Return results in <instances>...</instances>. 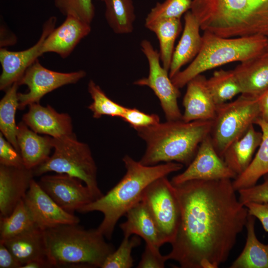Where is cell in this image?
Here are the masks:
<instances>
[{
	"label": "cell",
	"instance_id": "52a82bcc",
	"mask_svg": "<svg viewBox=\"0 0 268 268\" xmlns=\"http://www.w3.org/2000/svg\"><path fill=\"white\" fill-rule=\"evenodd\" d=\"M53 154L33 169L35 176L49 172L66 174L76 178L91 191L95 200L103 194L97 180V168L88 145L77 140L75 134L53 137Z\"/></svg>",
	"mask_w": 268,
	"mask_h": 268
},
{
	"label": "cell",
	"instance_id": "484cf974",
	"mask_svg": "<svg viewBox=\"0 0 268 268\" xmlns=\"http://www.w3.org/2000/svg\"><path fill=\"white\" fill-rule=\"evenodd\" d=\"M254 124L261 129L262 140L248 167L232 182L233 187L237 192L256 185L261 177L268 173V122L259 117Z\"/></svg>",
	"mask_w": 268,
	"mask_h": 268
},
{
	"label": "cell",
	"instance_id": "9a60e30c",
	"mask_svg": "<svg viewBox=\"0 0 268 268\" xmlns=\"http://www.w3.org/2000/svg\"><path fill=\"white\" fill-rule=\"evenodd\" d=\"M23 201L35 224L42 230L79 222L77 216L61 207L34 179Z\"/></svg>",
	"mask_w": 268,
	"mask_h": 268
},
{
	"label": "cell",
	"instance_id": "7bdbcfd3",
	"mask_svg": "<svg viewBox=\"0 0 268 268\" xmlns=\"http://www.w3.org/2000/svg\"><path fill=\"white\" fill-rule=\"evenodd\" d=\"M0 48L14 45L17 37L3 24L0 25Z\"/></svg>",
	"mask_w": 268,
	"mask_h": 268
},
{
	"label": "cell",
	"instance_id": "e0dca14e",
	"mask_svg": "<svg viewBox=\"0 0 268 268\" xmlns=\"http://www.w3.org/2000/svg\"><path fill=\"white\" fill-rule=\"evenodd\" d=\"M22 120L30 129L40 134L59 138L73 134L70 115L59 113L49 105L44 106L36 103L29 105Z\"/></svg>",
	"mask_w": 268,
	"mask_h": 268
},
{
	"label": "cell",
	"instance_id": "6da1fadb",
	"mask_svg": "<svg viewBox=\"0 0 268 268\" xmlns=\"http://www.w3.org/2000/svg\"><path fill=\"white\" fill-rule=\"evenodd\" d=\"M174 186L181 215L167 260L182 268H218L246 226L247 207L229 179L191 180Z\"/></svg>",
	"mask_w": 268,
	"mask_h": 268
},
{
	"label": "cell",
	"instance_id": "7402d4cb",
	"mask_svg": "<svg viewBox=\"0 0 268 268\" xmlns=\"http://www.w3.org/2000/svg\"><path fill=\"white\" fill-rule=\"evenodd\" d=\"M184 22L182 35L174 49L169 70L171 79L181 70L183 66L197 56L201 46L200 25L190 10L185 13Z\"/></svg>",
	"mask_w": 268,
	"mask_h": 268
},
{
	"label": "cell",
	"instance_id": "8d00e7d4",
	"mask_svg": "<svg viewBox=\"0 0 268 268\" xmlns=\"http://www.w3.org/2000/svg\"><path fill=\"white\" fill-rule=\"evenodd\" d=\"M263 177V183L238 191L241 203L244 205L248 202L268 203V173Z\"/></svg>",
	"mask_w": 268,
	"mask_h": 268
},
{
	"label": "cell",
	"instance_id": "f35d334b",
	"mask_svg": "<svg viewBox=\"0 0 268 268\" xmlns=\"http://www.w3.org/2000/svg\"><path fill=\"white\" fill-rule=\"evenodd\" d=\"M0 164L14 167L24 166L20 153L6 140L1 133H0Z\"/></svg>",
	"mask_w": 268,
	"mask_h": 268
},
{
	"label": "cell",
	"instance_id": "f6af8a7d",
	"mask_svg": "<svg viewBox=\"0 0 268 268\" xmlns=\"http://www.w3.org/2000/svg\"><path fill=\"white\" fill-rule=\"evenodd\" d=\"M52 268L48 260H34L30 261L22 267L21 268Z\"/></svg>",
	"mask_w": 268,
	"mask_h": 268
},
{
	"label": "cell",
	"instance_id": "7c38bea8",
	"mask_svg": "<svg viewBox=\"0 0 268 268\" xmlns=\"http://www.w3.org/2000/svg\"><path fill=\"white\" fill-rule=\"evenodd\" d=\"M237 176L218 155L209 134L201 143L194 158L186 169L173 177L171 182L178 185L195 180L234 179Z\"/></svg>",
	"mask_w": 268,
	"mask_h": 268
},
{
	"label": "cell",
	"instance_id": "f1b7e54d",
	"mask_svg": "<svg viewBox=\"0 0 268 268\" xmlns=\"http://www.w3.org/2000/svg\"><path fill=\"white\" fill-rule=\"evenodd\" d=\"M105 5V16L113 31L117 34L131 33L135 19L133 0H102Z\"/></svg>",
	"mask_w": 268,
	"mask_h": 268
},
{
	"label": "cell",
	"instance_id": "603a6c76",
	"mask_svg": "<svg viewBox=\"0 0 268 268\" xmlns=\"http://www.w3.org/2000/svg\"><path fill=\"white\" fill-rule=\"evenodd\" d=\"M17 141L24 166L33 170L45 162L53 148V137L42 136L22 121L17 125Z\"/></svg>",
	"mask_w": 268,
	"mask_h": 268
},
{
	"label": "cell",
	"instance_id": "74e56055",
	"mask_svg": "<svg viewBox=\"0 0 268 268\" xmlns=\"http://www.w3.org/2000/svg\"><path fill=\"white\" fill-rule=\"evenodd\" d=\"M134 130L147 127L160 122L156 114H147L136 108H127L121 118Z\"/></svg>",
	"mask_w": 268,
	"mask_h": 268
},
{
	"label": "cell",
	"instance_id": "8992f818",
	"mask_svg": "<svg viewBox=\"0 0 268 268\" xmlns=\"http://www.w3.org/2000/svg\"><path fill=\"white\" fill-rule=\"evenodd\" d=\"M268 38L263 36L224 38L205 31L201 49L192 62L172 78L180 89L196 76L227 63L244 61L265 52Z\"/></svg>",
	"mask_w": 268,
	"mask_h": 268
},
{
	"label": "cell",
	"instance_id": "9c48e42d",
	"mask_svg": "<svg viewBox=\"0 0 268 268\" xmlns=\"http://www.w3.org/2000/svg\"><path fill=\"white\" fill-rule=\"evenodd\" d=\"M145 204L166 243L175 239L181 220V208L175 186L167 176L148 185L140 200Z\"/></svg>",
	"mask_w": 268,
	"mask_h": 268
},
{
	"label": "cell",
	"instance_id": "1f68e13d",
	"mask_svg": "<svg viewBox=\"0 0 268 268\" xmlns=\"http://www.w3.org/2000/svg\"><path fill=\"white\" fill-rule=\"evenodd\" d=\"M37 227L23 200L9 215L0 217V241H4Z\"/></svg>",
	"mask_w": 268,
	"mask_h": 268
},
{
	"label": "cell",
	"instance_id": "ac0fdd59",
	"mask_svg": "<svg viewBox=\"0 0 268 268\" xmlns=\"http://www.w3.org/2000/svg\"><path fill=\"white\" fill-rule=\"evenodd\" d=\"M91 30L90 24L74 15L66 16L63 23L55 28L45 39L41 50L42 55L52 52L62 58H67Z\"/></svg>",
	"mask_w": 268,
	"mask_h": 268
},
{
	"label": "cell",
	"instance_id": "60d3db41",
	"mask_svg": "<svg viewBox=\"0 0 268 268\" xmlns=\"http://www.w3.org/2000/svg\"><path fill=\"white\" fill-rule=\"evenodd\" d=\"M244 205L248 214L258 218L265 231L268 232V203L248 202Z\"/></svg>",
	"mask_w": 268,
	"mask_h": 268
},
{
	"label": "cell",
	"instance_id": "7a4b0ae2",
	"mask_svg": "<svg viewBox=\"0 0 268 268\" xmlns=\"http://www.w3.org/2000/svg\"><path fill=\"white\" fill-rule=\"evenodd\" d=\"M126 172L106 195L83 206L78 212L99 211L104 217L97 228L106 239H111L120 218L140 201L143 192L153 181L178 171L183 165L174 162L152 166L143 165L128 155L123 158Z\"/></svg>",
	"mask_w": 268,
	"mask_h": 268
},
{
	"label": "cell",
	"instance_id": "7dc6e473",
	"mask_svg": "<svg viewBox=\"0 0 268 268\" xmlns=\"http://www.w3.org/2000/svg\"><path fill=\"white\" fill-rule=\"evenodd\" d=\"M101 0V1L102 0Z\"/></svg>",
	"mask_w": 268,
	"mask_h": 268
},
{
	"label": "cell",
	"instance_id": "e575fe53",
	"mask_svg": "<svg viewBox=\"0 0 268 268\" xmlns=\"http://www.w3.org/2000/svg\"><path fill=\"white\" fill-rule=\"evenodd\" d=\"M140 239L136 236H124L120 245L106 258L101 268H131L134 260L132 251L134 248L139 246Z\"/></svg>",
	"mask_w": 268,
	"mask_h": 268
},
{
	"label": "cell",
	"instance_id": "30bf717a",
	"mask_svg": "<svg viewBox=\"0 0 268 268\" xmlns=\"http://www.w3.org/2000/svg\"><path fill=\"white\" fill-rule=\"evenodd\" d=\"M140 46L148 61L149 72L147 77L135 81L134 84L152 89L160 101L166 120H182V114L178 104L180 92L172 82L169 71L161 65L159 52L146 39L141 42Z\"/></svg>",
	"mask_w": 268,
	"mask_h": 268
},
{
	"label": "cell",
	"instance_id": "f546056e",
	"mask_svg": "<svg viewBox=\"0 0 268 268\" xmlns=\"http://www.w3.org/2000/svg\"><path fill=\"white\" fill-rule=\"evenodd\" d=\"M17 82L5 90L0 101V131L4 137L20 152L17 141V125L15 122L16 111L18 109Z\"/></svg>",
	"mask_w": 268,
	"mask_h": 268
},
{
	"label": "cell",
	"instance_id": "3957f363",
	"mask_svg": "<svg viewBox=\"0 0 268 268\" xmlns=\"http://www.w3.org/2000/svg\"><path fill=\"white\" fill-rule=\"evenodd\" d=\"M190 10L204 32L268 38V0H193Z\"/></svg>",
	"mask_w": 268,
	"mask_h": 268
},
{
	"label": "cell",
	"instance_id": "ba28073f",
	"mask_svg": "<svg viewBox=\"0 0 268 268\" xmlns=\"http://www.w3.org/2000/svg\"><path fill=\"white\" fill-rule=\"evenodd\" d=\"M259 98L241 94L233 101L217 105L209 135L222 158L228 146L260 117Z\"/></svg>",
	"mask_w": 268,
	"mask_h": 268
},
{
	"label": "cell",
	"instance_id": "d6a6232c",
	"mask_svg": "<svg viewBox=\"0 0 268 268\" xmlns=\"http://www.w3.org/2000/svg\"><path fill=\"white\" fill-rule=\"evenodd\" d=\"M88 91L93 100L88 108L94 118L99 119L104 115L122 117L127 107L112 100L92 80L89 81Z\"/></svg>",
	"mask_w": 268,
	"mask_h": 268
},
{
	"label": "cell",
	"instance_id": "ee69618b",
	"mask_svg": "<svg viewBox=\"0 0 268 268\" xmlns=\"http://www.w3.org/2000/svg\"><path fill=\"white\" fill-rule=\"evenodd\" d=\"M260 117L268 122V90L259 98Z\"/></svg>",
	"mask_w": 268,
	"mask_h": 268
},
{
	"label": "cell",
	"instance_id": "4316f807",
	"mask_svg": "<svg viewBox=\"0 0 268 268\" xmlns=\"http://www.w3.org/2000/svg\"><path fill=\"white\" fill-rule=\"evenodd\" d=\"M256 217L248 214L245 247L230 268H268V244L261 243L255 233Z\"/></svg>",
	"mask_w": 268,
	"mask_h": 268
},
{
	"label": "cell",
	"instance_id": "8fae6325",
	"mask_svg": "<svg viewBox=\"0 0 268 268\" xmlns=\"http://www.w3.org/2000/svg\"><path fill=\"white\" fill-rule=\"evenodd\" d=\"M86 75L83 70L61 72L48 69L37 59L25 71L18 80L19 85H26V93L18 92V110L36 103L47 94L64 85L74 84Z\"/></svg>",
	"mask_w": 268,
	"mask_h": 268
},
{
	"label": "cell",
	"instance_id": "2e32d148",
	"mask_svg": "<svg viewBox=\"0 0 268 268\" xmlns=\"http://www.w3.org/2000/svg\"><path fill=\"white\" fill-rule=\"evenodd\" d=\"M34 176L33 170L24 166L0 164V217L9 215L23 200Z\"/></svg>",
	"mask_w": 268,
	"mask_h": 268
},
{
	"label": "cell",
	"instance_id": "836d02e7",
	"mask_svg": "<svg viewBox=\"0 0 268 268\" xmlns=\"http://www.w3.org/2000/svg\"><path fill=\"white\" fill-rule=\"evenodd\" d=\"M193 0H165L157 2L145 19V26L161 19L180 18L190 10Z\"/></svg>",
	"mask_w": 268,
	"mask_h": 268
},
{
	"label": "cell",
	"instance_id": "4fadbf2b",
	"mask_svg": "<svg viewBox=\"0 0 268 268\" xmlns=\"http://www.w3.org/2000/svg\"><path fill=\"white\" fill-rule=\"evenodd\" d=\"M80 180L66 174L45 175L38 182L43 190L63 209L74 214L95 200Z\"/></svg>",
	"mask_w": 268,
	"mask_h": 268
},
{
	"label": "cell",
	"instance_id": "277c9868",
	"mask_svg": "<svg viewBox=\"0 0 268 268\" xmlns=\"http://www.w3.org/2000/svg\"><path fill=\"white\" fill-rule=\"evenodd\" d=\"M212 124V121L166 120L135 130L146 146L139 161L146 166L174 162L187 167L210 134Z\"/></svg>",
	"mask_w": 268,
	"mask_h": 268
},
{
	"label": "cell",
	"instance_id": "cb8c5ba5",
	"mask_svg": "<svg viewBox=\"0 0 268 268\" xmlns=\"http://www.w3.org/2000/svg\"><path fill=\"white\" fill-rule=\"evenodd\" d=\"M0 242L21 264V268L32 261L48 260L44 230L38 227Z\"/></svg>",
	"mask_w": 268,
	"mask_h": 268
},
{
	"label": "cell",
	"instance_id": "5bb4252c",
	"mask_svg": "<svg viewBox=\"0 0 268 268\" xmlns=\"http://www.w3.org/2000/svg\"><path fill=\"white\" fill-rule=\"evenodd\" d=\"M57 18L51 16L44 23L41 36L30 48L20 51H11L4 48L0 49V63L2 71L0 76V90L5 91L14 82H18L26 70L42 56L43 44L55 28Z\"/></svg>",
	"mask_w": 268,
	"mask_h": 268
},
{
	"label": "cell",
	"instance_id": "ffe728a7",
	"mask_svg": "<svg viewBox=\"0 0 268 268\" xmlns=\"http://www.w3.org/2000/svg\"><path fill=\"white\" fill-rule=\"evenodd\" d=\"M233 70L241 94L258 98L268 90V52L241 62Z\"/></svg>",
	"mask_w": 268,
	"mask_h": 268
},
{
	"label": "cell",
	"instance_id": "44dd1931",
	"mask_svg": "<svg viewBox=\"0 0 268 268\" xmlns=\"http://www.w3.org/2000/svg\"><path fill=\"white\" fill-rule=\"evenodd\" d=\"M125 216L126 220L120 224L124 236L137 235L146 244L159 249L166 243L151 215L141 201L132 207Z\"/></svg>",
	"mask_w": 268,
	"mask_h": 268
},
{
	"label": "cell",
	"instance_id": "bcb514c9",
	"mask_svg": "<svg viewBox=\"0 0 268 268\" xmlns=\"http://www.w3.org/2000/svg\"><path fill=\"white\" fill-rule=\"evenodd\" d=\"M265 51L267 52H268V45H267V48H266V51Z\"/></svg>",
	"mask_w": 268,
	"mask_h": 268
},
{
	"label": "cell",
	"instance_id": "4dcf8cb0",
	"mask_svg": "<svg viewBox=\"0 0 268 268\" xmlns=\"http://www.w3.org/2000/svg\"><path fill=\"white\" fill-rule=\"evenodd\" d=\"M207 85L216 105L231 99L241 93V90L233 70L215 71L207 79Z\"/></svg>",
	"mask_w": 268,
	"mask_h": 268
},
{
	"label": "cell",
	"instance_id": "5b68a950",
	"mask_svg": "<svg viewBox=\"0 0 268 268\" xmlns=\"http://www.w3.org/2000/svg\"><path fill=\"white\" fill-rule=\"evenodd\" d=\"M44 233L47 258L52 268H101L115 250L97 228L62 224L44 230Z\"/></svg>",
	"mask_w": 268,
	"mask_h": 268
},
{
	"label": "cell",
	"instance_id": "d590c367",
	"mask_svg": "<svg viewBox=\"0 0 268 268\" xmlns=\"http://www.w3.org/2000/svg\"><path fill=\"white\" fill-rule=\"evenodd\" d=\"M55 6L66 16L74 15L91 24L95 16L92 0H54Z\"/></svg>",
	"mask_w": 268,
	"mask_h": 268
},
{
	"label": "cell",
	"instance_id": "d6986e66",
	"mask_svg": "<svg viewBox=\"0 0 268 268\" xmlns=\"http://www.w3.org/2000/svg\"><path fill=\"white\" fill-rule=\"evenodd\" d=\"M183 100L184 112L182 120L186 122L212 121L216 113L215 103L207 85V79L199 74L187 84Z\"/></svg>",
	"mask_w": 268,
	"mask_h": 268
},
{
	"label": "cell",
	"instance_id": "83f0119b",
	"mask_svg": "<svg viewBox=\"0 0 268 268\" xmlns=\"http://www.w3.org/2000/svg\"><path fill=\"white\" fill-rule=\"evenodd\" d=\"M145 26L156 35L159 43L162 65L169 71L174 51L175 42L182 30L180 18L161 19Z\"/></svg>",
	"mask_w": 268,
	"mask_h": 268
},
{
	"label": "cell",
	"instance_id": "d4e9b609",
	"mask_svg": "<svg viewBox=\"0 0 268 268\" xmlns=\"http://www.w3.org/2000/svg\"><path fill=\"white\" fill-rule=\"evenodd\" d=\"M262 138V132L256 131L252 125L225 150L222 158L237 176L244 172L250 164Z\"/></svg>",
	"mask_w": 268,
	"mask_h": 268
},
{
	"label": "cell",
	"instance_id": "ab89813d",
	"mask_svg": "<svg viewBox=\"0 0 268 268\" xmlns=\"http://www.w3.org/2000/svg\"><path fill=\"white\" fill-rule=\"evenodd\" d=\"M168 261L166 255H162L159 249L149 245H145L138 268H163Z\"/></svg>",
	"mask_w": 268,
	"mask_h": 268
},
{
	"label": "cell",
	"instance_id": "b9f144b4",
	"mask_svg": "<svg viewBox=\"0 0 268 268\" xmlns=\"http://www.w3.org/2000/svg\"><path fill=\"white\" fill-rule=\"evenodd\" d=\"M21 264L16 260L8 248L0 242V268H21Z\"/></svg>",
	"mask_w": 268,
	"mask_h": 268
}]
</instances>
